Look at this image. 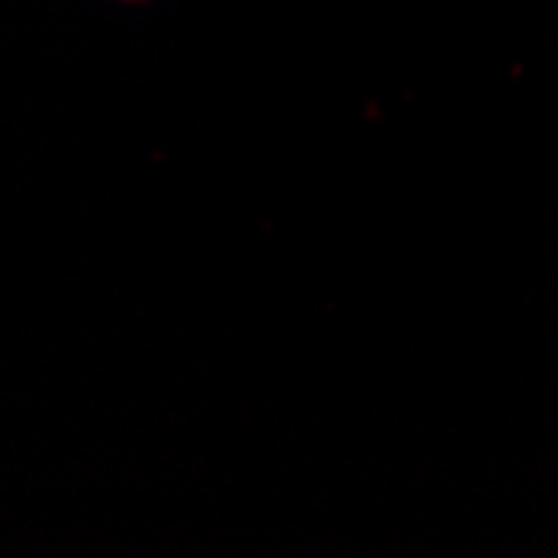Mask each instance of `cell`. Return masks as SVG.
I'll use <instances>...</instances> for the list:
<instances>
[{"label": "cell", "instance_id": "1", "mask_svg": "<svg viewBox=\"0 0 558 558\" xmlns=\"http://www.w3.org/2000/svg\"><path fill=\"white\" fill-rule=\"evenodd\" d=\"M128 4H144V0H128Z\"/></svg>", "mask_w": 558, "mask_h": 558}]
</instances>
